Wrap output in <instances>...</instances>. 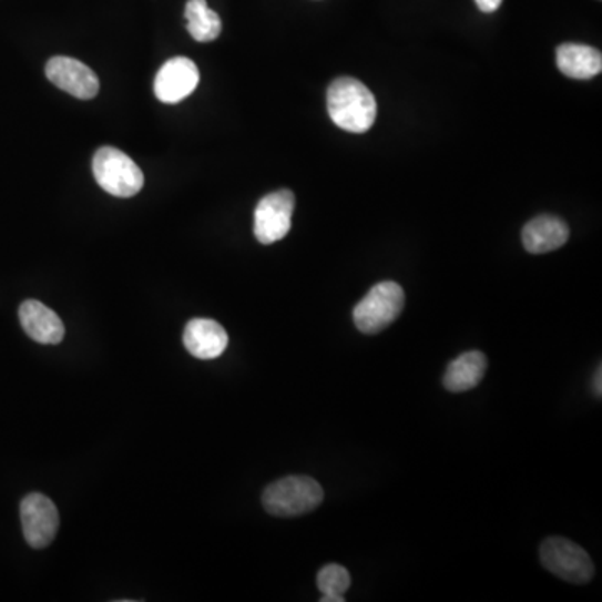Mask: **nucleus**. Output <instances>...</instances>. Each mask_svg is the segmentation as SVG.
I'll return each instance as SVG.
<instances>
[{
	"label": "nucleus",
	"instance_id": "nucleus-1",
	"mask_svg": "<svg viewBox=\"0 0 602 602\" xmlns=\"http://www.w3.org/2000/svg\"><path fill=\"white\" fill-rule=\"evenodd\" d=\"M331 121L348 133H367L377 120V101L364 82L354 78L335 79L327 92Z\"/></svg>",
	"mask_w": 602,
	"mask_h": 602
},
{
	"label": "nucleus",
	"instance_id": "nucleus-2",
	"mask_svg": "<svg viewBox=\"0 0 602 602\" xmlns=\"http://www.w3.org/2000/svg\"><path fill=\"white\" fill-rule=\"evenodd\" d=\"M263 508L276 518H296L315 511L324 502V489L308 476L276 480L263 492Z\"/></svg>",
	"mask_w": 602,
	"mask_h": 602
},
{
	"label": "nucleus",
	"instance_id": "nucleus-3",
	"mask_svg": "<svg viewBox=\"0 0 602 602\" xmlns=\"http://www.w3.org/2000/svg\"><path fill=\"white\" fill-rule=\"evenodd\" d=\"M406 305V293L395 282L375 285L355 307V327L365 335H375L390 327Z\"/></svg>",
	"mask_w": 602,
	"mask_h": 602
},
{
	"label": "nucleus",
	"instance_id": "nucleus-4",
	"mask_svg": "<svg viewBox=\"0 0 602 602\" xmlns=\"http://www.w3.org/2000/svg\"><path fill=\"white\" fill-rule=\"evenodd\" d=\"M92 173L99 186L118 197H131L144 186L141 167L116 147H101L92 160Z\"/></svg>",
	"mask_w": 602,
	"mask_h": 602
},
{
	"label": "nucleus",
	"instance_id": "nucleus-5",
	"mask_svg": "<svg viewBox=\"0 0 602 602\" xmlns=\"http://www.w3.org/2000/svg\"><path fill=\"white\" fill-rule=\"evenodd\" d=\"M541 562L551 574L571 584H588L594 578V564L588 552L569 539H545L541 545Z\"/></svg>",
	"mask_w": 602,
	"mask_h": 602
},
{
	"label": "nucleus",
	"instance_id": "nucleus-6",
	"mask_svg": "<svg viewBox=\"0 0 602 602\" xmlns=\"http://www.w3.org/2000/svg\"><path fill=\"white\" fill-rule=\"evenodd\" d=\"M295 194L279 190L266 194L255 210V236L262 245H273L288 235L292 228Z\"/></svg>",
	"mask_w": 602,
	"mask_h": 602
},
{
	"label": "nucleus",
	"instance_id": "nucleus-7",
	"mask_svg": "<svg viewBox=\"0 0 602 602\" xmlns=\"http://www.w3.org/2000/svg\"><path fill=\"white\" fill-rule=\"evenodd\" d=\"M21 521L25 541L31 548H48L58 534V508L49 497L42 493H29L22 500Z\"/></svg>",
	"mask_w": 602,
	"mask_h": 602
},
{
	"label": "nucleus",
	"instance_id": "nucleus-8",
	"mask_svg": "<svg viewBox=\"0 0 602 602\" xmlns=\"http://www.w3.org/2000/svg\"><path fill=\"white\" fill-rule=\"evenodd\" d=\"M45 74L52 84L78 99H92L99 92V79L91 68L78 59L58 55L45 65Z\"/></svg>",
	"mask_w": 602,
	"mask_h": 602
},
{
	"label": "nucleus",
	"instance_id": "nucleus-9",
	"mask_svg": "<svg viewBox=\"0 0 602 602\" xmlns=\"http://www.w3.org/2000/svg\"><path fill=\"white\" fill-rule=\"evenodd\" d=\"M200 82L196 64L187 58H173L154 79V94L161 103L176 104L186 99Z\"/></svg>",
	"mask_w": 602,
	"mask_h": 602
},
{
	"label": "nucleus",
	"instance_id": "nucleus-10",
	"mask_svg": "<svg viewBox=\"0 0 602 602\" xmlns=\"http://www.w3.org/2000/svg\"><path fill=\"white\" fill-rule=\"evenodd\" d=\"M184 347L193 357L201 360H213L223 355L228 347V334L215 320L196 318L184 328Z\"/></svg>",
	"mask_w": 602,
	"mask_h": 602
},
{
	"label": "nucleus",
	"instance_id": "nucleus-11",
	"mask_svg": "<svg viewBox=\"0 0 602 602\" xmlns=\"http://www.w3.org/2000/svg\"><path fill=\"white\" fill-rule=\"evenodd\" d=\"M19 320L25 334L38 344L58 345L64 338V324L59 315L38 299H28L21 305Z\"/></svg>",
	"mask_w": 602,
	"mask_h": 602
},
{
	"label": "nucleus",
	"instance_id": "nucleus-12",
	"mask_svg": "<svg viewBox=\"0 0 602 602\" xmlns=\"http://www.w3.org/2000/svg\"><path fill=\"white\" fill-rule=\"evenodd\" d=\"M568 239L569 226L558 216H538L522 229L524 248L534 255L554 252L564 246Z\"/></svg>",
	"mask_w": 602,
	"mask_h": 602
},
{
	"label": "nucleus",
	"instance_id": "nucleus-13",
	"mask_svg": "<svg viewBox=\"0 0 602 602\" xmlns=\"http://www.w3.org/2000/svg\"><path fill=\"white\" fill-rule=\"evenodd\" d=\"M558 68L568 78L588 81L601 74L602 55L589 45L562 44L558 48Z\"/></svg>",
	"mask_w": 602,
	"mask_h": 602
},
{
	"label": "nucleus",
	"instance_id": "nucleus-14",
	"mask_svg": "<svg viewBox=\"0 0 602 602\" xmlns=\"http://www.w3.org/2000/svg\"><path fill=\"white\" fill-rule=\"evenodd\" d=\"M487 371V358L482 351H467L447 367L443 387L452 394L472 390L482 381Z\"/></svg>",
	"mask_w": 602,
	"mask_h": 602
},
{
	"label": "nucleus",
	"instance_id": "nucleus-15",
	"mask_svg": "<svg viewBox=\"0 0 602 602\" xmlns=\"http://www.w3.org/2000/svg\"><path fill=\"white\" fill-rule=\"evenodd\" d=\"M184 18L194 41L212 42L222 34V19L208 8L206 0H187Z\"/></svg>",
	"mask_w": 602,
	"mask_h": 602
},
{
	"label": "nucleus",
	"instance_id": "nucleus-16",
	"mask_svg": "<svg viewBox=\"0 0 602 602\" xmlns=\"http://www.w3.org/2000/svg\"><path fill=\"white\" fill-rule=\"evenodd\" d=\"M350 584V574L344 565L328 564L318 572L317 585L324 594L322 602H344V594Z\"/></svg>",
	"mask_w": 602,
	"mask_h": 602
},
{
	"label": "nucleus",
	"instance_id": "nucleus-17",
	"mask_svg": "<svg viewBox=\"0 0 602 602\" xmlns=\"http://www.w3.org/2000/svg\"><path fill=\"white\" fill-rule=\"evenodd\" d=\"M476 4L480 11L486 12V14H490V12H496L497 9L500 8L502 0H476Z\"/></svg>",
	"mask_w": 602,
	"mask_h": 602
},
{
	"label": "nucleus",
	"instance_id": "nucleus-18",
	"mask_svg": "<svg viewBox=\"0 0 602 602\" xmlns=\"http://www.w3.org/2000/svg\"><path fill=\"white\" fill-rule=\"evenodd\" d=\"M601 375H602V370H601V367H599L598 371H595V375H594V394L598 395V397H601V394H602Z\"/></svg>",
	"mask_w": 602,
	"mask_h": 602
}]
</instances>
